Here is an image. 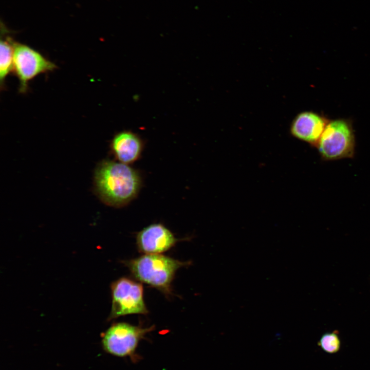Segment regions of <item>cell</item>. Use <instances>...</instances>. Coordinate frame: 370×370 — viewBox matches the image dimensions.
I'll list each match as a JSON object with an SVG mask.
<instances>
[{
	"mask_svg": "<svg viewBox=\"0 0 370 370\" xmlns=\"http://www.w3.org/2000/svg\"><path fill=\"white\" fill-rule=\"evenodd\" d=\"M96 192L107 206L120 208L138 195L142 187L139 172L129 164L109 159L101 161L94 175Z\"/></svg>",
	"mask_w": 370,
	"mask_h": 370,
	"instance_id": "obj_1",
	"label": "cell"
},
{
	"mask_svg": "<svg viewBox=\"0 0 370 370\" xmlns=\"http://www.w3.org/2000/svg\"><path fill=\"white\" fill-rule=\"evenodd\" d=\"M126 264L136 279L169 292L176 271L188 263L160 254H145Z\"/></svg>",
	"mask_w": 370,
	"mask_h": 370,
	"instance_id": "obj_2",
	"label": "cell"
},
{
	"mask_svg": "<svg viewBox=\"0 0 370 370\" xmlns=\"http://www.w3.org/2000/svg\"><path fill=\"white\" fill-rule=\"evenodd\" d=\"M57 65L41 52L25 44L14 42L12 71L19 82L18 91L25 94L36 76L51 72Z\"/></svg>",
	"mask_w": 370,
	"mask_h": 370,
	"instance_id": "obj_3",
	"label": "cell"
},
{
	"mask_svg": "<svg viewBox=\"0 0 370 370\" xmlns=\"http://www.w3.org/2000/svg\"><path fill=\"white\" fill-rule=\"evenodd\" d=\"M355 146L352 128L343 120L327 124L317 145L321 158L329 161L353 157Z\"/></svg>",
	"mask_w": 370,
	"mask_h": 370,
	"instance_id": "obj_4",
	"label": "cell"
},
{
	"mask_svg": "<svg viewBox=\"0 0 370 370\" xmlns=\"http://www.w3.org/2000/svg\"><path fill=\"white\" fill-rule=\"evenodd\" d=\"M153 329V326L143 328L126 323L114 324L103 334V348L107 353L117 357L133 358L139 341Z\"/></svg>",
	"mask_w": 370,
	"mask_h": 370,
	"instance_id": "obj_5",
	"label": "cell"
},
{
	"mask_svg": "<svg viewBox=\"0 0 370 370\" xmlns=\"http://www.w3.org/2000/svg\"><path fill=\"white\" fill-rule=\"evenodd\" d=\"M112 310L109 318L130 314H146L142 285L126 278L115 281L111 286Z\"/></svg>",
	"mask_w": 370,
	"mask_h": 370,
	"instance_id": "obj_6",
	"label": "cell"
},
{
	"mask_svg": "<svg viewBox=\"0 0 370 370\" xmlns=\"http://www.w3.org/2000/svg\"><path fill=\"white\" fill-rule=\"evenodd\" d=\"M178 240L161 223H153L144 227L136 236L138 249L145 254H160L169 250Z\"/></svg>",
	"mask_w": 370,
	"mask_h": 370,
	"instance_id": "obj_7",
	"label": "cell"
},
{
	"mask_svg": "<svg viewBox=\"0 0 370 370\" xmlns=\"http://www.w3.org/2000/svg\"><path fill=\"white\" fill-rule=\"evenodd\" d=\"M144 145L138 134L132 131L123 130L115 134L110 143V149L119 162L130 164L140 158Z\"/></svg>",
	"mask_w": 370,
	"mask_h": 370,
	"instance_id": "obj_8",
	"label": "cell"
},
{
	"mask_svg": "<svg viewBox=\"0 0 370 370\" xmlns=\"http://www.w3.org/2000/svg\"><path fill=\"white\" fill-rule=\"evenodd\" d=\"M327 124L326 120L317 113L303 112L292 121L290 132L297 139L317 146Z\"/></svg>",
	"mask_w": 370,
	"mask_h": 370,
	"instance_id": "obj_9",
	"label": "cell"
},
{
	"mask_svg": "<svg viewBox=\"0 0 370 370\" xmlns=\"http://www.w3.org/2000/svg\"><path fill=\"white\" fill-rule=\"evenodd\" d=\"M14 41L9 36H2L0 45V84L1 89L5 80L12 71Z\"/></svg>",
	"mask_w": 370,
	"mask_h": 370,
	"instance_id": "obj_10",
	"label": "cell"
},
{
	"mask_svg": "<svg viewBox=\"0 0 370 370\" xmlns=\"http://www.w3.org/2000/svg\"><path fill=\"white\" fill-rule=\"evenodd\" d=\"M318 345L326 353L333 354L338 353L341 346L338 331L334 330L324 333L319 340Z\"/></svg>",
	"mask_w": 370,
	"mask_h": 370,
	"instance_id": "obj_11",
	"label": "cell"
}]
</instances>
